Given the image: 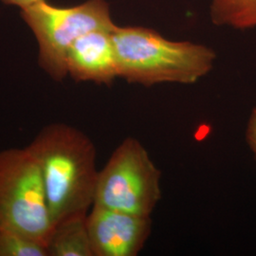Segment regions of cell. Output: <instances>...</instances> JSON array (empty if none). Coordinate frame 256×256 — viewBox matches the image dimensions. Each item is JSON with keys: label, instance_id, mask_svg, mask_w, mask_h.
I'll return each mask as SVG.
<instances>
[{"label": "cell", "instance_id": "1", "mask_svg": "<svg viewBox=\"0 0 256 256\" xmlns=\"http://www.w3.org/2000/svg\"><path fill=\"white\" fill-rule=\"evenodd\" d=\"M27 148L39 165L54 224L86 216L99 173L92 138L78 128L54 122L42 128Z\"/></svg>", "mask_w": 256, "mask_h": 256}, {"label": "cell", "instance_id": "2", "mask_svg": "<svg viewBox=\"0 0 256 256\" xmlns=\"http://www.w3.org/2000/svg\"><path fill=\"white\" fill-rule=\"evenodd\" d=\"M112 39L119 78L144 86L192 84L210 72L216 58L209 46L172 41L147 28L117 26Z\"/></svg>", "mask_w": 256, "mask_h": 256}, {"label": "cell", "instance_id": "3", "mask_svg": "<svg viewBox=\"0 0 256 256\" xmlns=\"http://www.w3.org/2000/svg\"><path fill=\"white\" fill-rule=\"evenodd\" d=\"M54 224L42 174L27 147L0 151V229L44 243Z\"/></svg>", "mask_w": 256, "mask_h": 256}, {"label": "cell", "instance_id": "4", "mask_svg": "<svg viewBox=\"0 0 256 256\" xmlns=\"http://www.w3.org/2000/svg\"><path fill=\"white\" fill-rule=\"evenodd\" d=\"M162 172L135 138L124 140L99 170L93 206L151 216L162 198Z\"/></svg>", "mask_w": 256, "mask_h": 256}, {"label": "cell", "instance_id": "5", "mask_svg": "<svg viewBox=\"0 0 256 256\" xmlns=\"http://www.w3.org/2000/svg\"><path fill=\"white\" fill-rule=\"evenodd\" d=\"M39 46L38 63L55 81L68 76L66 56L74 42L95 30L117 27L106 0H86L74 7H55L42 0L21 10Z\"/></svg>", "mask_w": 256, "mask_h": 256}, {"label": "cell", "instance_id": "6", "mask_svg": "<svg viewBox=\"0 0 256 256\" xmlns=\"http://www.w3.org/2000/svg\"><path fill=\"white\" fill-rule=\"evenodd\" d=\"M86 226L93 256H137L150 236L152 220L92 206Z\"/></svg>", "mask_w": 256, "mask_h": 256}, {"label": "cell", "instance_id": "7", "mask_svg": "<svg viewBox=\"0 0 256 256\" xmlns=\"http://www.w3.org/2000/svg\"><path fill=\"white\" fill-rule=\"evenodd\" d=\"M113 30H95L78 38L66 56V70L77 82L110 86L119 78Z\"/></svg>", "mask_w": 256, "mask_h": 256}, {"label": "cell", "instance_id": "8", "mask_svg": "<svg viewBox=\"0 0 256 256\" xmlns=\"http://www.w3.org/2000/svg\"><path fill=\"white\" fill-rule=\"evenodd\" d=\"M86 216H74L54 225L46 243L48 256H93Z\"/></svg>", "mask_w": 256, "mask_h": 256}, {"label": "cell", "instance_id": "9", "mask_svg": "<svg viewBox=\"0 0 256 256\" xmlns=\"http://www.w3.org/2000/svg\"><path fill=\"white\" fill-rule=\"evenodd\" d=\"M210 10L214 25L256 28V0H212Z\"/></svg>", "mask_w": 256, "mask_h": 256}, {"label": "cell", "instance_id": "10", "mask_svg": "<svg viewBox=\"0 0 256 256\" xmlns=\"http://www.w3.org/2000/svg\"><path fill=\"white\" fill-rule=\"evenodd\" d=\"M0 256H48V250L42 242L0 229Z\"/></svg>", "mask_w": 256, "mask_h": 256}, {"label": "cell", "instance_id": "11", "mask_svg": "<svg viewBox=\"0 0 256 256\" xmlns=\"http://www.w3.org/2000/svg\"><path fill=\"white\" fill-rule=\"evenodd\" d=\"M245 140L256 160V106L252 110L248 116L245 130Z\"/></svg>", "mask_w": 256, "mask_h": 256}, {"label": "cell", "instance_id": "12", "mask_svg": "<svg viewBox=\"0 0 256 256\" xmlns=\"http://www.w3.org/2000/svg\"><path fill=\"white\" fill-rule=\"evenodd\" d=\"M1 1H3L6 4H10V5H16L21 9H24L28 6L32 5V4L39 2V1H42V0H1Z\"/></svg>", "mask_w": 256, "mask_h": 256}]
</instances>
